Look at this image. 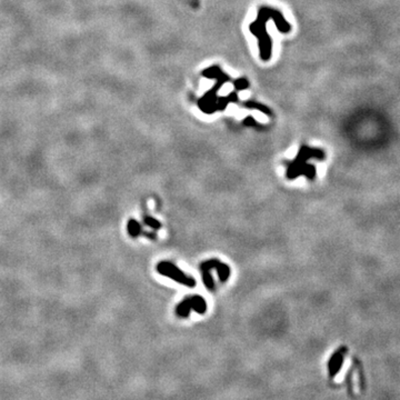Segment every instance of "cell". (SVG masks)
I'll return each mask as SVG.
<instances>
[{"label":"cell","instance_id":"cell-3","mask_svg":"<svg viewBox=\"0 0 400 400\" xmlns=\"http://www.w3.org/2000/svg\"><path fill=\"white\" fill-rule=\"evenodd\" d=\"M191 310L197 314H205L207 311V301L201 296H190L180 301L176 307V315L180 318L189 317Z\"/></svg>","mask_w":400,"mask_h":400},{"label":"cell","instance_id":"cell-4","mask_svg":"<svg viewBox=\"0 0 400 400\" xmlns=\"http://www.w3.org/2000/svg\"><path fill=\"white\" fill-rule=\"evenodd\" d=\"M200 267L207 268V269H215L216 271H217L218 278L221 282L227 281V280L229 279L230 274H231L229 266L215 258L206 260V261H203L201 265H200Z\"/></svg>","mask_w":400,"mask_h":400},{"label":"cell","instance_id":"cell-8","mask_svg":"<svg viewBox=\"0 0 400 400\" xmlns=\"http://www.w3.org/2000/svg\"><path fill=\"white\" fill-rule=\"evenodd\" d=\"M143 221H145L146 225L148 227H150L151 229L158 230V229H160V228H161V223H160L157 219L150 217V216H145V218H143Z\"/></svg>","mask_w":400,"mask_h":400},{"label":"cell","instance_id":"cell-6","mask_svg":"<svg viewBox=\"0 0 400 400\" xmlns=\"http://www.w3.org/2000/svg\"><path fill=\"white\" fill-rule=\"evenodd\" d=\"M127 230L131 237H138L142 234V227L140 223L135 219H130L127 225Z\"/></svg>","mask_w":400,"mask_h":400},{"label":"cell","instance_id":"cell-1","mask_svg":"<svg viewBox=\"0 0 400 400\" xmlns=\"http://www.w3.org/2000/svg\"><path fill=\"white\" fill-rule=\"evenodd\" d=\"M326 155L321 149H316V148H309L303 146L300 148L299 153L293 161L287 163L286 176L288 179L293 180L297 179L299 176H306L308 179L314 180L316 177V168L314 165L307 162V160L311 158L322 160L325 159Z\"/></svg>","mask_w":400,"mask_h":400},{"label":"cell","instance_id":"cell-2","mask_svg":"<svg viewBox=\"0 0 400 400\" xmlns=\"http://www.w3.org/2000/svg\"><path fill=\"white\" fill-rule=\"evenodd\" d=\"M157 271L165 277L174 280L176 282L181 283V285L194 288L196 286V280L190 277V276L186 275L181 269L174 265L173 262L169 261H160L157 265Z\"/></svg>","mask_w":400,"mask_h":400},{"label":"cell","instance_id":"cell-7","mask_svg":"<svg viewBox=\"0 0 400 400\" xmlns=\"http://www.w3.org/2000/svg\"><path fill=\"white\" fill-rule=\"evenodd\" d=\"M200 270H201V277H202L203 285H205L209 290H214L215 280H214L213 275H211V270L205 269V268H200Z\"/></svg>","mask_w":400,"mask_h":400},{"label":"cell","instance_id":"cell-5","mask_svg":"<svg viewBox=\"0 0 400 400\" xmlns=\"http://www.w3.org/2000/svg\"><path fill=\"white\" fill-rule=\"evenodd\" d=\"M348 353V349L346 347H341L336 351V353L331 356V358L328 362V370H329L330 377L334 378L336 375H337L338 371L341 368L343 363V359H345V356Z\"/></svg>","mask_w":400,"mask_h":400}]
</instances>
